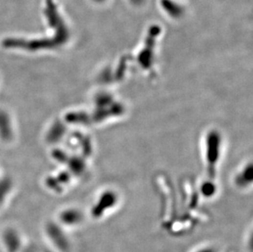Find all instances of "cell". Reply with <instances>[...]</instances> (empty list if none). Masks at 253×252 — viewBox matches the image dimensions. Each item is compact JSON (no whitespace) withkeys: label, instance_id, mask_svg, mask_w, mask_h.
I'll return each mask as SVG.
<instances>
[]
</instances>
